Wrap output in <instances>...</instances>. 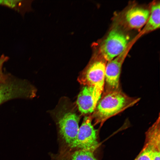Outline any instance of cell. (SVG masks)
I'll return each mask as SVG.
<instances>
[{
	"mask_svg": "<svg viewBox=\"0 0 160 160\" xmlns=\"http://www.w3.org/2000/svg\"><path fill=\"white\" fill-rule=\"evenodd\" d=\"M118 89L108 90L98 101L93 112V116L97 123H102L137 102Z\"/></svg>",
	"mask_w": 160,
	"mask_h": 160,
	"instance_id": "1",
	"label": "cell"
},
{
	"mask_svg": "<svg viewBox=\"0 0 160 160\" xmlns=\"http://www.w3.org/2000/svg\"><path fill=\"white\" fill-rule=\"evenodd\" d=\"M62 105L55 115L59 137L63 148L75 140L79 131V118L75 111L66 105Z\"/></svg>",
	"mask_w": 160,
	"mask_h": 160,
	"instance_id": "2",
	"label": "cell"
},
{
	"mask_svg": "<svg viewBox=\"0 0 160 160\" xmlns=\"http://www.w3.org/2000/svg\"><path fill=\"white\" fill-rule=\"evenodd\" d=\"M98 146L97 130L92 123L90 117L86 116L79 127L75 140L62 149L86 150L94 152Z\"/></svg>",
	"mask_w": 160,
	"mask_h": 160,
	"instance_id": "3",
	"label": "cell"
},
{
	"mask_svg": "<svg viewBox=\"0 0 160 160\" xmlns=\"http://www.w3.org/2000/svg\"><path fill=\"white\" fill-rule=\"evenodd\" d=\"M127 37L117 29L112 30L102 44L100 48L104 59L109 62L119 56L127 48Z\"/></svg>",
	"mask_w": 160,
	"mask_h": 160,
	"instance_id": "4",
	"label": "cell"
},
{
	"mask_svg": "<svg viewBox=\"0 0 160 160\" xmlns=\"http://www.w3.org/2000/svg\"><path fill=\"white\" fill-rule=\"evenodd\" d=\"M105 67L103 60L93 62L80 74L78 81L84 86L94 87L102 94L105 83Z\"/></svg>",
	"mask_w": 160,
	"mask_h": 160,
	"instance_id": "5",
	"label": "cell"
},
{
	"mask_svg": "<svg viewBox=\"0 0 160 160\" xmlns=\"http://www.w3.org/2000/svg\"><path fill=\"white\" fill-rule=\"evenodd\" d=\"M34 95V89L25 82L4 79L0 82V104L16 98L32 97Z\"/></svg>",
	"mask_w": 160,
	"mask_h": 160,
	"instance_id": "6",
	"label": "cell"
},
{
	"mask_svg": "<svg viewBox=\"0 0 160 160\" xmlns=\"http://www.w3.org/2000/svg\"><path fill=\"white\" fill-rule=\"evenodd\" d=\"M101 94L94 87L85 86L78 95L76 104L81 114L93 112Z\"/></svg>",
	"mask_w": 160,
	"mask_h": 160,
	"instance_id": "7",
	"label": "cell"
},
{
	"mask_svg": "<svg viewBox=\"0 0 160 160\" xmlns=\"http://www.w3.org/2000/svg\"><path fill=\"white\" fill-rule=\"evenodd\" d=\"M127 52V48L121 54L108 62L106 65L105 82L109 90L118 89L121 68Z\"/></svg>",
	"mask_w": 160,
	"mask_h": 160,
	"instance_id": "8",
	"label": "cell"
},
{
	"mask_svg": "<svg viewBox=\"0 0 160 160\" xmlns=\"http://www.w3.org/2000/svg\"><path fill=\"white\" fill-rule=\"evenodd\" d=\"M94 152L86 150L62 149L56 154H51L52 160H98Z\"/></svg>",
	"mask_w": 160,
	"mask_h": 160,
	"instance_id": "9",
	"label": "cell"
},
{
	"mask_svg": "<svg viewBox=\"0 0 160 160\" xmlns=\"http://www.w3.org/2000/svg\"><path fill=\"white\" fill-rule=\"evenodd\" d=\"M150 12L147 9L138 7L131 8L125 15V19L131 28H139L146 23Z\"/></svg>",
	"mask_w": 160,
	"mask_h": 160,
	"instance_id": "10",
	"label": "cell"
},
{
	"mask_svg": "<svg viewBox=\"0 0 160 160\" xmlns=\"http://www.w3.org/2000/svg\"><path fill=\"white\" fill-rule=\"evenodd\" d=\"M155 125L153 124L146 131L143 146L133 160H151L152 150Z\"/></svg>",
	"mask_w": 160,
	"mask_h": 160,
	"instance_id": "11",
	"label": "cell"
},
{
	"mask_svg": "<svg viewBox=\"0 0 160 160\" xmlns=\"http://www.w3.org/2000/svg\"><path fill=\"white\" fill-rule=\"evenodd\" d=\"M160 27V3L151 6V12L144 29V33L154 31Z\"/></svg>",
	"mask_w": 160,
	"mask_h": 160,
	"instance_id": "12",
	"label": "cell"
},
{
	"mask_svg": "<svg viewBox=\"0 0 160 160\" xmlns=\"http://www.w3.org/2000/svg\"><path fill=\"white\" fill-rule=\"evenodd\" d=\"M151 160H160V125L157 124L155 128L152 150Z\"/></svg>",
	"mask_w": 160,
	"mask_h": 160,
	"instance_id": "13",
	"label": "cell"
},
{
	"mask_svg": "<svg viewBox=\"0 0 160 160\" xmlns=\"http://www.w3.org/2000/svg\"><path fill=\"white\" fill-rule=\"evenodd\" d=\"M8 58L4 55L0 57V82L4 79L2 72V68L4 63L8 60Z\"/></svg>",
	"mask_w": 160,
	"mask_h": 160,
	"instance_id": "14",
	"label": "cell"
}]
</instances>
